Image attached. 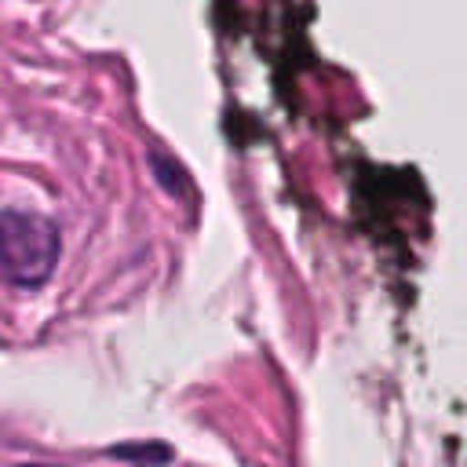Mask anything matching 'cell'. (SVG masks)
<instances>
[{"label": "cell", "instance_id": "6da1fadb", "mask_svg": "<svg viewBox=\"0 0 467 467\" xmlns=\"http://www.w3.org/2000/svg\"><path fill=\"white\" fill-rule=\"evenodd\" d=\"M58 226L33 212H0V277L36 288L58 263Z\"/></svg>", "mask_w": 467, "mask_h": 467}, {"label": "cell", "instance_id": "7a4b0ae2", "mask_svg": "<svg viewBox=\"0 0 467 467\" xmlns=\"http://www.w3.org/2000/svg\"><path fill=\"white\" fill-rule=\"evenodd\" d=\"M22 467H58V463H22Z\"/></svg>", "mask_w": 467, "mask_h": 467}]
</instances>
